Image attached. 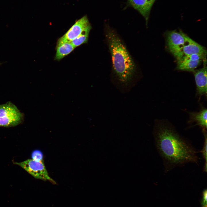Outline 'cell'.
Returning <instances> with one entry per match:
<instances>
[{
  "label": "cell",
  "instance_id": "11",
  "mask_svg": "<svg viewBox=\"0 0 207 207\" xmlns=\"http://www.w3.org/2000/svg\"><path fill=\"white\" fill-rule=\"evenodd\" d=\"M207 110L205 108L199 112L189 113V122H195L196 125L202 127L203 130H205L207 128Z\"/></svg>",
  "mask_w": 207,
  "mask_h": 207
},
{
  "label": "cell",
  "instance_id": "8",
  "mask_svg": "<svg viewBox=\"0 0 207 207\" xmlns=\"http://www.w3.org/2000/svg\"><path fill=\"white\" fill-rule=\"evenodd\" d=\"M156 0H127V5L137 10L145 20L147 26L151 9Z\"/></svg>",
  "mask_w": 207,
  "mask_h": 207
},
{
  "label": "cell",
  "instance_id": "13",
  "mask_svg": "<svg viewBox=\"0 0 207 207\" xmlns=\"http://www.w3.org/2000/svg\"><path fill=\"white\" fill-rule=\"evenodd\" d=\"M91 29L89 28L85 30L70 42L75 48L83 44L87 43L89 33Z\"/></svg>",
  "mask_w": 207,
  "mask_h": 207
},
{
  "label": "cell",
  "instance_id": "10",
  "mask_svg": "<svg viewBox=\"0 0 207 207\" xmlns=\"http://www.w3.org/2000/svg\"><path fill=\"white\" fill-rule=\"evenodd\" d=\"M184 55L193 54H206L205 48L186 35L183 48Z\"/></svg>",
  "mask_w": 207,
  "mask_h": 207
},
{
  "label": "cell",
  "instance_id": "1",
  "mask_svg": "<svg viewBox=\"0 0 207 207\" xmlns=\"http://www.w3.org/2000/svg\"><path fill=\"white\" fill-rule=\"evenodd\" d=\"M156 129L155 145L166 171L187 163H198L197 152L188 140L167 126L161 125Z\"/></svg>",
  "mask_w": 207,
  "mask_h": 207
},
{
  "label": "cell",
  "instance_id": "3",
  "mask_svg": "<svg viewBox=\"0 0 207 207\" xmlns=\"http://www.w3.org/2000/svg\"><path fill=\"white\" fill-rule=\"evenodd\" d=\"M22 115L14 104L8 102L0 105V126H14L20 124Z\"/></svg>",
  "mask_w": 207,
  "mask_h": 207
},
{
  "label": "cell",
  "instance_id": "14",
  "mask_svg": "<svg viewBox=\"0 0 207 207\" xmlns=\"http://www.w3.org/2000/svg\"><path fill=\"white\" fill-rule=\"evenodd\" d=\"M205 130H203L204 133V140L203 147L202 150V154L203 158L204 160V166L203 171L205 172L207 171V135L205 131Z\"/></svg>",
  "mask_w": 207,
  "mask_h": 207
},
{
  "label": "cell",
  "instance_id": "12",
  "mask_svg": "<svg viewBox=\"0 0 207 207\" xmlns=\"http://www.w3.org/2000/svg\"><path fill=\"white\" fill-rule=\"evenodd\" d=\"M55 60L59 61L68 55L75 48L70 42L64 43L56 47Z\"/></svg>",
  "mask_w": 207,
  "mask_h": 207
},
{
  "label": "cell",
  "instance_id": "6",
  "mask_svg": "<svg viewBox=\"0 0 207 207\" xmlns=\"http://www.w3.org/2000/svg\"><path fill=\"white\" fill-rule=\"evenodd\" d=\"M91 28L87 16H84L76 21L67 32L58 39L56 47L64 43L71 42L84 30Z\"/></svg>",
  "mask_w": 207,
  "mask_h": 207
},
{
  "label": "cell",
  "instance_id": "16",
  "mask_svg": "<svg viewBox=\"0 0 207 207\" xmlns=\"http://www.w3.org/2000/svg\"><path fill=\"white\" fill-rule=\"evenodd\" d=\"M0 64H1V63H0Z\"/></svg>",
  "mask_w": 207,
  "mask_h": 207
},
{
  "label": "cell",
  "instance_id": "7",
  "mask_svg": "<svg viewBox=\"0 0 207 207\" xmlns=\"http://www.w3.org/2000/svg\"><path fill=\"white\" fill-rule=\"evenodd\" d=\"M206 54H193L184 55L177 61V70L189 72H193L198 67L202 60L206 57Z\"/></svg>",
  "mask_w": 207,
  "mask_h": 207
},
{
  "label": "cell",
  "instance_id": "9",
  "mask_svg": "<svg viewBox=\"0 0 207 207\" xmlns=\"http://www.w3.org/2000/svg\"><path fill=\"white\" fill-rule=\"evenodd\" d=\"M206 61L204 60L203 67L200 69L195 70L193 72L196 86L197 93L200 96H206L207 90V78Z\"/></svg>",
  "mask_w": 207,
  "mask_h": 207
},
{
  "label": "cell",
  "instance_id": "15",
  "mask_svg": "<svg viewBox=\"0 0 207 207\" xmlns=\"http://www.w3.org/2000/svg\"><path fill=\"white\" fill-rule=\"evenodd\" d=\"M31 156L33 159L39 161H43V154L40 150H36L34 151L32 153Z\"/></svg>",
  "mask_w": 207,
  "mask_h": 207
},
{
  "label": "cell",
  "instance_id": "4",
  "mask_svg": "<svg viewBox=\"0 0 207 207\" xmlns=\"http://www.w3.org/2000/svg\"><path fill=\"white\" fill-rule=\"evenodd\" d=\"M26 171L34 178L44 181L49 180L55 182L49 176L45 165L44 161L29 159L20 162H14Z\"/></svg>",
  "mask_w": 207,
  "mask_h": 207
},
{
  "label": "cell",
  "instance_id": "2",
  "mask_svg": "<svg viewBox=\"0 0 207 207\" xmlns=\"http://www.w3.org/2000/svg\"><path fill=\"white\" fill-rule=\"evenodd\" d=\"M106 37L112 59L111 81L120 92H129L138 81L137 67L125 45L115 31L106 28Z\"/></svg>",
  "mask_w": 207,
  "mask_h": 207
},
{
  "label": "cell",
  "instance_id": "5",
  "mask_svg": "<svg viewBox=\"0 0 207 207\" xmlns=\"http://www.w3.org/2000/svg\"><path fill=\"white\" fill-rule=\"evenodd\" d=\"M186 35L181 31L176 30L168 32L166 34L168 49L177 61L184 56L183 49Z\"/></svg>",
  "mask_w": 207,
  "mask_h": 207
}]
</instances>
